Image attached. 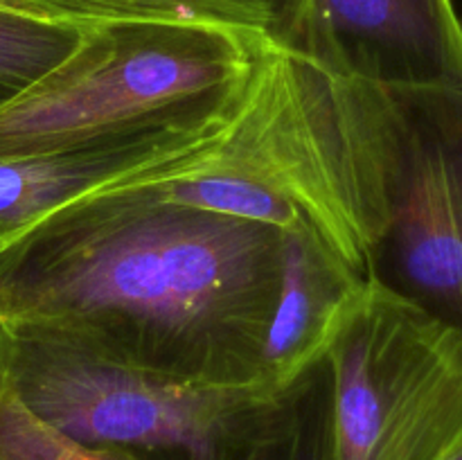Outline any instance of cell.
Here are the masks:
<instances>
[{"label":"cell","instance_id":"cell-4","mask_svg":"<svg viewBox=\"0 0 462 460\" xmlns=\"http://www.w3.org/2000/svg\"><path fill=\"white\" fill-rule=\"evenodd\" d=\"M0 374L75 440L147 460H246L287 404L264 386H215L0 327Z\"/></svg>","mask_w":462,"mask_h":460},{"label":"cell","instance_id":"cell-10","mask_svg":"<svg viewBox=\"0 0 462 460\" xmlns=\"http://www.w3.org/2000/svg\"><path fill=\"white\" fill-rule=\"evenodd\" d=\"M14 12L68 25L129 21L212 23L239 30H269L275 0H5Z\"/></svg>","mask_w":462,"mask_h":460},{"label":"cell","instance_id":"cell-3","mask_svg":"<svg viewBox=\"0 0 462 460\" xmlns=\"http://www.w3.org/2000/svg\"><path fill=\"white\" fill-rule=\"evenodd\" d=\"M262 32L174 21L88 25L59 66L0 108V158L70 152L199 111L251 75Z\"/></svg>","mask_w":462,"mask_h":460},{"label":"cell","instance_id":"cell-8","mask_svg":"<svg viewBox=\"0 0 462 460\" xmlns=\"http://www.w3.org/2000/svg\"><path fill=\"white\" fill-rule=\"evenodd\" d=\"M368 275L341 260L305 221L284 230L278 300L260 356L266 391L284 397L319 373L364 298Z\"/></svg>","mask_w":462,"mask_h":460},{"label":"cell","instance_id":"cell-2","mask_svg":"<svg viewBox=\"0 0 462 460\" xmlns=\"http://www.w3.org/2000/svg\"><path fill=\"white\" fill-rule=\"evenodd\" d=\"M406 122L404 86L328 36L271 25L228 138L180 180L147 189L282 233L305 221L368 275L391 230Z\"/></svg>","mask_w":462,"mask_h":460},{"label":"cell","instance_id":"cell-6","mask_svg":"<svg viewBox=\"0 0 462 460\" xmlns=\"http://www.w3.org/2000/svg\"><path fill=\"white\" fill-rule=\"evenodd\" d=\"M406 102L386 282L462 334V88H406Z\"/></svg>","mask_w":462,"mask_h":460},{"label":"cell","instance_id":"cell-1","mask_svg":"<svg viewBox=\"0 0 462 460\" xmlns=\"http://www.w3.org/2000/svg\"><path fill=\"white\" fill-rule=\"evenodd\" d=\"M284 233L116 185L0 246V327L215 386H262Z\"/></svg>","mask_w":462,"mask_h":460},{"label":"cell","instance_id":"cell-12","mask_svg":"<svg viewBox=\"0 0 462 460\" xmlns=\"http://www.w3.org/2000/svg\"><path fill=\"white\" fill-rule=\"evenodd\" d=\"M0 460H147L75 440L34 413L0 374Z\"/></svg>","mask_w":462,"mask_h":460},{"label":"cell","instance_id":"cell-7","mask_svg":"<svg viewBox=\"0 0 462 460\" xmlns=\"http://www.w3.org/2000/svg\"><path fill=\"white\" fill-rule=\"evenodd\" d=\"M271 25L328 36L404 88H462L454 0H275Z\"/></svg>","mask_w":462,"mask_h":460},{"label":"cell","instance_id":"cell-5","mask_svg":"<svg viewBox=\"0 0 462 460\" xmlns=\"http://www.w3.org/2000/svg\"><path fill=\"white\" fill-rule=\"evenodd\" d=\"M320 370L329 460H445L462 445V334L377 271Z\"/></svg>","mask_w":462,"mask_h":460},{"label":"cell","instance_id":"cell-17","mask_svg":"<svg viewBox=\"0 0 462 460\" xmlns=\"http://www.w3.org/2000/svg\"><path fill=\"white\" fill-rule=\"evenodd\" d=\"M460 21H462V16H460Z\"/></svg>","mask_w":462,"mask_h":460},{"label":"cell","instance_id":"cell-11","mask_svg":"<svg viewBox=\"0 0 462 460\" xmlns=\"http://www.w3.org/2000/svg\"><path fill=\"white\" fill-rule=\"evenodd\" d=\"M86 27L0 7V108L59 66L84 39Z\"/></svg>","mask_w":462,"mask_h":460},{"label":"cell","instance_id":"cell-13","mask_svg":"<svg viewBox=\"0 0 462 460\" xmlns=\"http://www.w3.org/2000/svg\"><path fill=\"white\" fill-rule=\"evenodd\" d=\"M246 460H329L323 370L289 395L284 409Z\"/></svg>","mask_w":462,"mask_h":460},{"label":"cell","instance_id":"cell-9","mask_svg":"<svg viewBox=\"0 0 462 460\" xmlns=\"http://www.w3.org/2000/svg\"><path fill=\"white\" fill-rule=\"evenodd\" d=\"M129 170L117 143H93L34 158H0V233L14 235L39 216L111 188Z\"/></svg>","mask_w":462,"mask_h":460},{"label":"cell","instance_id":"cell-16","mask_svg":"<svg viewBox=\"0 0 462 460\" xmlns=\"http://www.w3.org/2000/svg\"><path fill=\"white\" fill-rule=\"evenodd\" d=\"M0 7H5V9H9V7H7V5H5V0H0Z\"/></svg>","mask_w":462,"mask_h":460},{"label":"cell","instance_id":"cell-14","mask_svg":"<svg viewBox=\"0 0 462 460\" xmlns=\"http://www.w3.org/2000/svg\"><path fill=\"white\" fill-rule=\"evenodd\" d=\"M445 460H462V445L458 446V449H454V451H451V454L447 455Z\"/></svg>","mask_w":462,"mask_h":460},{"label":"cell","instance_id":"cell-15","mask_svg":"<svg viewBox=\"0 0 462 460\" xmlns=\"http://www.w3.org/2000/svg\"><path fill=\"white\" fill-rule=\"evenodd\" d=\"M7 237H12V235H5V233H0V246H3V244H5V239H7Z\"/></svg>","mask_w":462,"mask_h":460}]
</instances>
